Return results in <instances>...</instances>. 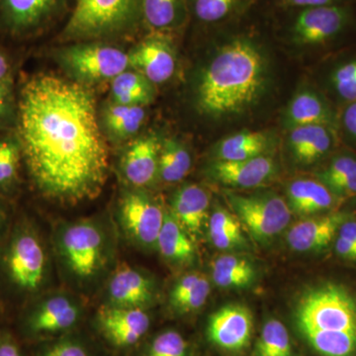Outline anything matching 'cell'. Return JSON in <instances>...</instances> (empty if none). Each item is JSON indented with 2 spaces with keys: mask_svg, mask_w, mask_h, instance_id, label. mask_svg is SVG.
Wrapping results in <instances>:
<instances>
[{
  "mask_svg": "<svg viewBox=\"0 0 356 356\" xmlns=\"http://www.w3.org/2000/svg\"><path fill=\"white\" fill-rule=\"evenodd\" d=\"M191 168V156L180 143L165 140L161 147L159 159V173L163 181L177 182L184 179Z\"/></svg>",
  "mask_w": 356,
  "mask_h": 356,
  "instance_id": "30",
  "label": "cell"
},
{
  "mask_svg": "<svg viewBox=\"0 0 356 356\" xmlns=\"http://www.w3.org/2000/svg\"><path fill=\"white\" fill-rule=\"evenodd\" d=\"M238 2L240 0H194V13L203 22H219L235 10Z\"/></svg>",
  "mask_w": 356,
  "mask_h": 356,
  "instance_id": "36",
  "label": "cell"
},
{
  "mask_svg": "<svg viewBox=\"0 0 356 356\" xmlns=\"http://www.w3.org/2000/svg\"><path fill=\"white\" fill-rule=\"evenodd\" d=\"M339 142L337 129L325 125L293 128L289 136L290 149L295 159L304 165L330 158Z\"/></svg>",
  "mask_w": 356,
  "mask_h": 356,
  "instance_id": "15",
  "label": "cell"
},
{
  "mask_svg": "<svg viewBox=\"0 0 356 356\" xmlns=\"http://www.w3.org/2000/svg\"><path fill=\"white\" fill-rule=\"evenodd\" d=\"M201 275L202 274L196 273H188L175 283V287H173L172 291L170 293V301H172L173 307L177 305L180 300L184 299L188 294L189 291L194 287V285L197 283Z\"/></svg>",
  "mask_w": 356,
  "mask_h": 356,
  "instance_id": "41",
  "label": "cell"
},
{
  "mask_svg": "<svg viewBox=\"0 0 356 356\" xmlns=\"http://www.w3.org/2000/svg\"><path fill=\"white\" fill-rule=\"evenodd\" d=\"M44 252L39 241L30 234L18 236L11 245L7 266L14 282L27 290L40 286L44 270Z\"/></svg>",
  "mask_w": 356,
  "mask_h": 356,
  "instance_id": "12",
  "label": "cell"
},
{
  "mask_svg": "<svg viewBox=\"0 0 356 356\" xmlns=\"http://www.w3.org/2000/svg\"><path fill=\"white\" fill-rule=\"evenodd\" d=\"M98 325L105 337L117 348H128L139 343L149 331L151 320L142 308L108 307L102 308Z\"/></svg>",
  "mask_w": 356,
  "mask_h": 356,
  "instance_id": "11",
  "label": "cell"
},
{
  "mask_svg": "<svg viewBox=\"0 0 356 356\" xmlns=\"http://www.w3.org/2000/svg\"><path fill=\"white\" fill-rule=\"evenodd\" d=\"M339 110L327 95L304 90L293 98L286 112L288 125L293 128L325 125L337 129Z\"/></svg>",
  "mask_w": 356,
  "mask_h": 356,
  "instance_id": "16",
  "label": "cell"
},
{
  "mask_svg": "<svg viewBox=\"0 0 356 356\" xmlns=\"http://www.w3.org/2000/svg\"><path fill=\"white\" fill-rule=\"evenodd\" d=\"M273 159L261 156L245 161H216L211 168V175L220 184L238 188H254L266 184L275 173Z\"/></svg>",
  "mask_w": 356,
  "mask_h": 356,
  "instance_id": "14",
  "label": "cell"
},
{
  "mask_svg": "<svg viewBox=\"0 0 356 356\" xmlns=\"http://www.w3.org/2000/svg\"><path fill=\"white\" fill-rule=\"evenodd\" d=\"M145 110L136 105H112L105 113V124L110 132L119 138H128L139 131L145 121Z\"/></svg>",
  "mask_w": 356,
  "mask_h": 356,
  "instance_id": "32",
  "label": "cell"
},
{
  "mask_svg": "<svg viewBox=\"0 0 356 356\" xmlns=\"http://www.w3.org/2000/svg\"><path fill=\"white\" fill-rule=\"evenodd\" d=\"M79 311L65 297H54L44 302L28 323V327L35 334H54L65 332L76 324Z\"/></svg>",
  "mask_w": 356,
  "mask_h": 356,
  "instance_id": "24",
  "label": "cell"
},
{
  "mask_svg": "<svg viewBox=\"0 0 356 356\" xmlns=\"http://www.w3.org/2000/svg\"><path fill=\"white\" fill-rule=\"evenodd\" d=\"M65 62L76 76L89 81L113 79L130 67L127 54L104 44H84L65 51Z\"/></svg>",
  "mask_w": 356,
  "mask_h": 356,
  "instance_id": "7",
  "label": "cell"
},
{
  "mask_svg": "<svg viewBox=\"0 0 356 356\" xmlns=\"http://www.w3.org/2000/svg\"><path fill=\"white\" fill-rule=\"evenodd\" d=\"M57 0H3L4 9L11 24L30 27L43 19Z\"/></svg>",
  "mask_w": 356,
  "mask_h": 356,
  "instance_id": "31",
  "label": "cell"
},
{
  "mask_svg": "<svg viewBox=\"0 0 356 356\" xmlns=\"http://www.w3.org/2000/svg\"><path fill=\"white\" fill-rule=\"evenodd\" d=\"M165 215L158 204L144 194H127L122 200L124 226L137 242L147 247L156 245Z\"/></svg>",
  "mask_w": 356,
  "mask_h": 356,
  "instance_id": "10",
  "label": "cell"
},
{
  "mask_svg": "<svg viewBox=\"0 0 356 356\" xmlns=\"http://www.w3.org/2000/svg\"><path fill=\"white\" fill-rule=\"evenodd\" d=\"M288 206L303 216L334 210L339 199L318 179H298L288 187Z\"/></svg>",
  "mask_w": 356,
  "mask_h": 356,
  "instance_id": "19",
  "label": "cell"
},
{
  "mask_svg": "<svg viewBox=\"0 0 356 356\" xmlns=\"http://www.w3.org/2000/svg\"><path fill=\"white\" fill-rule=\"evenodd\" d=\"M255 356H293L289 334L280 321L271 318L264 324L255 346Z\"/></svg>",
  "mask_w": 356,
  "mask_h": 356,
  "instance_id": "33",
  "label": "cell"
},
{
  "mask_svg": "<svg viewBox=\"0 0 356 356\" xmlns=\"http://www.w3.org/2000/svg\"><path fill=\"white\" fill-rule=\"evenodd\" d=\"M211 242L219 250H234L245 245L240 222L228 211L219 208L209 219Z\"/></svg>",
  "mask_w": 356,
  "mask_h": 356,
  "instance_id": "29",
  "label": "cell"
},
{
  "mask_svg": "<svg viewBox=\"0 0 356 356\" xmlns=\"http://www.w3.org/2000/svg\"><path fill=\"white\" fill-rule=\"evenodd\" d=\"M356 33V3L302 9L294 19L295 42L313 48H336Z\"/></svg>",
  "mask_w": 356,
  "mask_h": 356,
  "instance_id": "4",
  "label": "cell"
},
{
  "mask_svg": "<svg viewBox=\"0 0 356 356\" xmlns=\"http://www.w3.org/2000/svg\"><path fill=\"white\" fill-rule=\"evenodd\" d=\"M188 346L177 331H165L154 337L146 356H187Z\"/></svg>",
  "mask_w": 356,
  "mask_h": 356,
  "instance_id": "35",
  "label": "cell"
},
{
  "mask_svg": "<svg viewBox=\"0 0 356 356\" xmlns=\"http://www.w3.org/2000/svg\"><path fill=\"white\" fill-rule=\"evenodd\" d=\"M19 163V149L11 140L0 142V184L13 179Z\"/></svg>",
  "mask_w": 356,
  "mask_h": 356,
  "instance_id": "39",
  "label": "cell"
},
{
  "mask_svg": "<svg viewBox=\"0 0 356 356\" xmlns=\"http://www.w3.org/2000/svg\"><path fill=\"white\" fill-rule=\"evenodd\" d=\"M281 3L285 7L305 9L313 8V7L356 3V0H281Z\"/></svg>",
  "mask_w": 356,
  "mask_h": 356,
  "instance_id": "42",
  "label": "cell"
},
{
  "mask_svg": "<svg viewBox=\"0 0 356 356\" xmlns=\"http://www.w3.org/2000/svg\"><path fill=\"white\" fill-rule=\"evenodd\" d=\"M161 147L156 137L140 138L129 147L123 159V172L131 184L146 186L159 173Z\"/></svg>",
  "mask_w": 356,
  "mask_h": 356,
  "instance_id": "18",
  "label": "cell"
},
{
  "mask_svg": "<svg viewBox=\"0 0 356 356\" xmlns=\"http://www.w3.org/2000/svg\"><path fill=\"white\" fill-rule=\"evenodd\" d=\"M337 236L346 238L356 247V221L350 220V218L346 219L339 227Z\"/></svg>",
  "mask_w": 356,
  "mask_h": 356,
  "instance_id": "45",
  "label": "cell"
},
{
  "mask_svg": "<svg viewBox=\"0 0 356 356\" xmlns=\"http://www.w3.org/2000/svg\"><path fill=\"white\" fill-rule=\"evenodd\" d=\"M109 295L115 306L142 308L153 299V286L146 276L125 266L110 281Z\"/></svg>",
  "mask_w": 356,
  "mask_h": 356,
  "instance_id": "22",
  "label": "cell"
},
{
  "mask_svg": "<svg viewBox=\"0 0 356 356\" xmlns=\"http://www.w3.org/2000/svg\"><path fill=\"white\" fill-rule=\"evenodd\" d=\"M129 57L131 65L140 70V74L149 83H165L175 74V55L165 40H147L137 47Z\"/></svg>",
  "mask_w": 356,
  "mask_h": 356,
  "instance_id": "17",
  "label": "cell"
},
{
  "mask_svg": "<svg viewBox=\"0 0 356 356\" xmlns=\"http://www.w3.org/2000/svg\"><path fill=\"white\" fill-rule=\"evenodd\" d=\"M266 65L252 42L236 39L222 46L201 77L198 105L214 117L242 113L266 88Z\"/></svg>",
  "mask_w": 356,
  "mask_h": 356,
  "instance_id": "2",
  "label": "cell"
},
{
  "mask_svg": "<svg viewBox=\"0 0 356 356\" xmlns=\"http://www.w3.org/2000/svg\"><path fill=\"white\" fill-rule=\"evenodd\" d=\"M302 336L320 356H356V296L337 282L303 293L295 309Z\"/></svg>",
  "mask_w": 356,
  "mask_h": 356,
  "instance_id": "3",
  "label": "cell"
},
{
  "mask_svg": "<svg viewBox=\"0 0 356 356\" xmlns=\"http://www.w3.org/2000/svg\"><path fill=\"white\" fill-rule=\"evenodd\" d=\"M268 146L266 134L243 131L229 136L217 147V161H238L261 156Z\"/></svg>",
  "mask_w": 356,
  "mask_h": 356,
  "instance_id": "26",
  "label": "cell"
},
{
  "mask_svg": "<svg viewBox=\"0 0 356 356\" xmlns=\"http://www.w3.org/2000/svg\"><path fill=\"white\" fill-rule=\"evenodd\" d=\"M212 277L219 287H247L254 280L255 269L243 257L221 255L213 262Z\"/></svg>",
  "mask_w": 356,
  "mask_h": 356,
  "instance_id": "27",
  "label": "cell"
},
{
  "mask_svg": "<svg viewBox=\"0 0 356 356\" xmlns=\"http://www.w3.org/2000/svg\"><path fill=\"white\" fill-rule=\"evenodd\" d=\"M227 199L250 235L261 243L280 234L291 219V209L280 196H245L228 192Z\"/></svg>",
  "mask_w": 356,
  "mask_h": 356,
  "instance_id": "5",
  "label": "cell"
},
{
  "mask_svg": "<svg viewBox=\"0 0 356 356\" xmlns=\"http://www.w3.org/2000/svg\"><path fill=\"white\" fill-rule=\"evenodd\" d=\"M210 199L207 192L196 184L182 187L172 201V216L192 235H198L208 216Z\"/></svg>",
  "mask_w": 356,
  "mask_h": 356,
  "instance_id": "23",
  "label": "cell"
},
{
  "mask_svg": "<svg viewBox=\"0 0 356 356\" xmlns=\"http://www.w3.org/2000/svg\"><path fill=\"white\" fill-rule=\"evenodd\" d=\"M0 356H23L19 344L10 334L0 336Z\"/></svg>",
  "mask_w": 356,
  "mask_h": 356,
  "instance_id": "43",
  "label": "cell"
},
{
  "mask_svg": "<svg viewBox=\"0 0 356 356\" xmlns=\"http://www.w3.org/2000/svg\"><path fill=\"white\" fill-rule=\"evenodd\" d=\"M337 132L339 140L356 147V100L339 109Z\"/></svg>",
  "mask_w": 356,
  "mask_h": 356,
  "instance_id": "38",
  "label": "cell"
},
{
  "mask_svg": "<svg viewBox=\"0 0 356 356\" xmlns=\"http://www.w3.org/2000/svg\"><path fill=\"white\" fill-rule=\"evenodd\" d=\"M112 81V93L118 104L143 106L153 97L151 83L140 72L126 70Z\"/></svg>",
  "mask_w": 356,
  "mask_h": 356,
  "instance_id": "28",
  "label": "cell"
},
{
  "mask_svg": "<svg viewBox=\"0 0 356 356\" xmlns=\"http://www.w3.org/2000/svg\"><path fill=\"white\" fill-rule=\"evenodd\" d=\"M19 135L30 172L47 196L76 203L102 191L108 149L88 88L54 74L33 77L21 93Z\"/></svg>",
  "mask_w": 356,
  "mask_h": 356,
  "instance_id": "1",
  "label": "cell"
},
{
  "mask_svg": "<svg viewBox=\"0 0 356 356\" xmlns=\"http://www.w3.org/2000/svg\"><path fill=\"white\" fill-rule=\"evenodd\" d=\"M156 245L168 261L191 262L195 257L193 243L184 227L172 214H165Z\"/></svg>",
  "mask_w": 356,
  "mask_h": 356,
  "instance_id": "25",
  "label": "cell"
},
{
  "mask_svg": "<svg viewBox=\"0 0 356 356\" xmlns=\"http://www.w3.org/2000/svg\"><path fill=\"white\" fill-rule=\"evenodd\" d=\"M9 70L8 62H7L6 58L0 54V83L4 81L7 72Z\"/></svg>",
  "mask_w": 356,
  "mask_h": 356,
  "instance_id": "47",
  "label": "cell"
},
{
  "mask_svg": "<svg viewBox=\"0 0 356 356\" xmlns=\"http://www.w3.org/2000/svg\"><path fill=\"white\" fill-rule=\"evenodd\" d=\"M316 178L339 199L355 197L356 153L334 152L325 165L316 173Z\"/></svg>",
  "mask_w": 356,
  "mask_h": 356,
  "instance_id": "20",
  "label": "cell"
},
{
  "mask_svg": "<svg viewBox=\"0 0 356 356\" xmlns=\"http://www.w3.org/2000/svg\"><path fill=\"white\" fill-rule=\"evenodd\" d=\"M252 330L254 320L247 307L231 304L211 315L207 336L221 350L238 353L250 344Z\"/></svg>",
  "mask_w": 356,
  "mask_h": 356,
  "instance_id": "9",
  "label": "cell"
},
{
  "mask_svg": "<svg viewBox=\"0 0 356 356\" xmlns=\"http://www.w3.org/2000/svg\"><path fill=\"white\" fill-rule=\"evenodd\" d=\"M134 0H77L65 32L93 36L123 24L132 13Z\"/></svg>",
  "mask_w": 356,
  "mask_h": 356,
  "instance_id": "6",
  "label": "cell"
},
{
  "mask_svg": "<svg viewBox=\"0 0 356 356\" xmlns=\"http://www.w3.org/2000/svg\"><path fill=\"white\" fill-rule=\"evenodd\" d=\"M62 248L70 268L79 277H91L102 266L103 238L92 224L69 227L63 235Z\"/></svg>",
  "mask_w": 356,
  "mask_h": 356,
  "instance_id": "8",
  "label": "cell"
},
{
  "mask_svg": "<svg viewBox=\"0 0 356 356\" xmlns=\"http://www.w3.org/2000/svg\"><path fill=\"white\" fill-rule=\"evenodd\" d=\"M210 282L206 276L201 275L188 294L175 306L180 313H191L197 311L206 303L210 294Z\"/></svg>",
  "mask_w": 356,
  "mask_h": 356,
  "instance_id": "37",
  "label": "cell"
},
{
  "mask_svg": "<svg viewBox=\"0 0 356 356\" xmlns=\"http://www.w3.org/2000/svg\"><path fill=\"white\" fill-rule=\"evenodd\" d=\"M180 0H144L143 8L147 22L156 29L170 27L177 20Z\"/></svg>",
  "mask_w": 356,
  "mask_h": 356,
  "instance_id": "34",
  "label": "cell"
},
{
  "mask_svg": "<svg viewBox=\"0 0 356 356\" xmlns=\"http://www.w3.org/2000/svg\"><path fill=\"white\" fill-rule=\"evenodd\" d=\"M7 96H8V86H7L6 81H2V83H0V112L6 106Z\"/></svg>",
  "mask_w": 356,
  "mask_h": 356,
  "instance_id": "46",
  "label": "cell"
},
{
  "mask_svg": "<svg viewBox=\"0 0 356 356\" xmlns=\"http://www.w3.org/2000/svg\"><path fill=\"white\" fill-rule=\"evenodd\" d=\"M324 83L337 110L356 100V48L339 54L327 67Z\"/></svg>",
  "mask_w": 356,
  "mask_h": 356,
  "instance_id": "21",
  "label": "cell"
},
{
  "mask_svg": "<svg viewBox=\"0 0 356 356\" xmlns=\"http://www.w3.org/2000/svg\"><path fill=\"white\" fill-rule=\"evenodd\" d=\"M348 214L341 211H331L295 224L288 232L287 242L297 252H318L327 248L337 235L339 227Z\"/></svg>",
  "mask_w": 356,
  "mask_h": 356,
  "instance_id": "13",
  "label": "cell"
},
{
  "mask_svg": "<svg viewBox=\"0 0 356 356\" xmlns=\"http://www.w3.org/2000/svg\"><path fill=\"white\" fill-rule=\"evenodd\" d=\"M41 356H89V353L83 344L74 341H63L44 350Z\"/></svg>",
  "mask_w": 356,
  "mask_h": 356,
  "instance_id": "40",
  "label": "cell"
},
{
  "mask_svg": "<svg viewBox=\"0 0 356 356\" xmlns=\"http://www.w3.org/2000/svg\"><path fill=\"white\" fill-rule=\"evenodd\" d=\"M336 241V252L339 257L346 261H356V247L346 238L337 236Z\"/></svg>",
  "mask_w": 356,
  "mask_h": 356,
  "instance_id": "44",
  "label": "cell"
}]
</instances>
